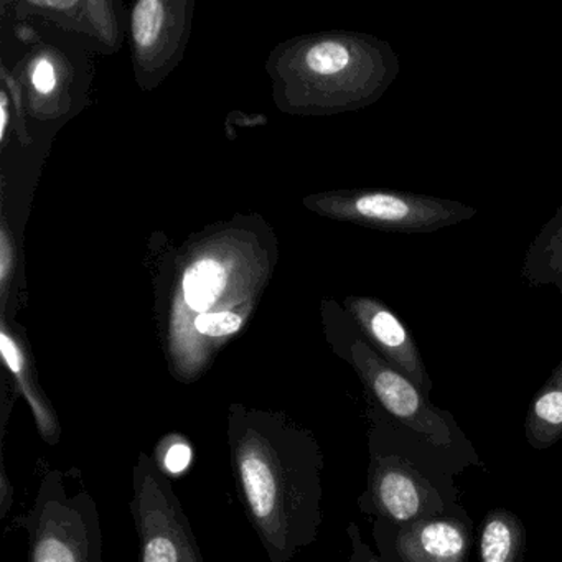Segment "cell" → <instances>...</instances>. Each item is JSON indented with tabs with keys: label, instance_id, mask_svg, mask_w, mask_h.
Masks as SVG:
<instances>
[{
	"label": "cell",
	"instance_id": "1",
	"mask_svg": "<svg viewBox=\"0 0 562 562\" xmlns=\"http://www.w3.org/2000/svg\"><path fill=\"white\" fill-rule=\"evenodd\" d=\"M226 439L239 499L269 561H294L321 531L324 453L317 437L281 411L235 403Z\"/></svg>",
	"mask_w": 562,
	"mask_h": 562
},
{
	"label": "cell",
	"instance_id": "13",
	"mask_svg": "<svg viewBox=\"0 0 562 562\" xmlns=\"http://www.w3.org/2000/svg\"><path fill=\"white\" fill-rule=\"evenodd\" d=\"M215 262H202L193 266L183 279V292L190 307L205 314L206 308L222 294L225 278Z\"/></svg>",
	"mask_w": 562,
	"mask_h": 562
},
{
	"label": "cell",
	"instance_id": "2",
	"mask_svg": "<svg viewBox=\"0 0 562 562\" xmlns=\"http://www.w3.org/2000/svg\"><path fill=\"white\" fill-rule=\"evenodd\" d=\"M24 526L29 562H103L97 499L83 485L74 488L61 470L42 476Z\"/></svg>",
	"mask_w": 562,
	"mask_h": 562
},
{
	"label": "cell",
	"instance_id": "5",
	"mask_svg": "<svg viewBox=\"0 0 562 562\" xmlns=\"http://www.w3.org/2000/svg\"><path fill=\"white\" fill-rule=\"evenodd\" d=\"M348 360L378 404L403 426L426 437L436 447L452 446L446 413L437 409L409 378L381 358L367 340H355Z\"/></svg>",
	"mask_w": 562,
	"mask_h": 562
},
{
	"label": "cell",
	"instance_id": "19",
	"mask_svg": "<svg viewBox=\"0 0 562 562\" xmlns=\"http://www.w3.org/2000/svg\"><path fill=\"white\" fill-rule=\"evenodd\" d=\"M348 536H350L351 541V555L348 562H381V559L376 558L371 552V549L364 544L363 539H361L360 529H358L355 522L348 526Z\"/></svg>",
	"mask_w": 562,
	"mask_h": 562
},
{
	"label": "cell",
	"instance_id": "15",
	"mask_svg": "<svg viewBox=\"0 0 562 562\" xmlns=\"http://www.w3.org/2000/svg\"><path fill=\"white\" fill-rule=\"evenodd\" d=\"M153 457L157 467L166 475L167 473L180 475L189 469L190 462H192V447L186 437L179 436V434H169L157 443L156 453Z\"/></svg>",
	"mask_w": 562,
	"mask_h": 562
},
{
	"label": "cell",
	"instance_id": "17",
	"mask_svg": "<svg viewBox=\"0 0 562 562\" xmlns=\"http://www.w3.org/2000/svg\"><path fill=\"white\" fill-rule=\"evenodd\" d=\"M15 265V249L9 239L8 229H2L0 233V284H2V292L5 294L9 278H11L12 269Z\"/></svg>",
	"mask_w": 562,
	"mask_h": 562
},
{
	"label": "cell",
	"instance_id": "10",
	"mask_svg": "<svg viewBox=\"0 0 562 562\" xmlns=\"http://www.w3.org/2000/svg\"><path fill=\"white\" fill-rule=\"evenodd\" d=\"M521 279L529 288L554 285L562 295V205L529 245Z\"/></svg>",
	"mask_w": 562,
	"mask_h": 562
},
{
	"label": "cell",
	"instance_id": "3",
	"mask_svg": "<svg viewBox=\"0 0 562 562\" xmlns=\"http://www.w3.org/2000/svg\"><path fill=\"white\" fill-rule=\"evenodd\" d=\"M131 513L139 539V562H205L189 516L149 453L133 469Z\"/></svg>",
	"mask_w": 562,
	"mask_h": 562
},
{
	"label": "cell",
	"instance_id": "11",
	"mask_svg": "<svg viewBox=\"0 0 562 562\" xmlns=\"http://www.w3.org/2000/svg\"><path fill=\"white\" fill-rule=\"evenodd\" d=\"M525 434L532 449L544 450L562 439V361L529 404Z\"/></svg>",
	"mask_w": 562,
	"mask_h": 562
},
{
	"label": "cell",
	"instance_id": "4",
	"mask_svg": "<svg viewBox=\"0 0 562 562\" xmlns=\"http://www.w3.org/2000/svg\"><path fill=\"white\" fill-rule=\"evenodd\" d=\"M335 215L384 232H439L476 215V209L457 200L396 190H361L334 200Z\"/></svg>",
	"mask_w": 562,
	"mask_h": 562
},
{
	"label": "cell",
	"instance_id": "6",
	"mask_svg": "<svg viewBox=\"0 0 562 562\" xmlns=\"http://www.w3.org/2000/svg\"><path fill=\"white\" fill-rule=\"evenodd\" d=\"M368 512L394 525L407 526L432 518L440 512L436 490L406 460L386 453H371L368 470Z\"/></svg>",
	"mask_w": 562,
	"mask_h": 562
},
{
	"label": "cell",
	"instance_id": "8",
	"mask_svg": "<svg viewBox=\"0 0 562 562\" xmlns=\"http://www.w3.org/2000/svg\"><path fill=\"white\" fill-rule=\"evenodd\" d=\"M396 551L403 562H469L470 531L459 519L432 516L403 526Z\"/></svg>",
	"mask_w": 562,
	"mask_h": 562
},
{
	"label": "cell",
	"instance_id": "16",
	"mask_svg": "<svg viewBox=\"0 0 562 562\" xmlns=\"http://www.w3.org/2000/svg\"><path fill=\"white\" fill-rule=\"evenodd\" d=\"M193 325L203 337L223 338L236 334L243 327V317L235 312H205L195 318Z\"/></svg>",
	"mask_w": 562,
	"mask_h": 562
},
{
	"label": "cell",
	"instance_id": "18",
	"mask_svg": "<svg viewBox=\"0 0 562 562\" xmlns=\"http://www.w3.org/2000/svg\"><path fill=\"white\" fill-rule=\"evenodd\" d=\"M32 83L38 93L48 94L55 90L57 85V74H55L54 65L48 60H41L35 65L34 74H32Z\"/></svg>",
	"mask_w": 562,
	"mask_h": 562
},
{
	"label": "cell",
	"instance_id": "20",
	"mask_svg": "<svg viewBox=\"0 0 562 562\" xmlns=\"http://www.w3.org/2000/svg\"><path fill=\"white\" fill-rule=\"evenodd\" d=\"M9 124V100L5 91H0V139L4 140Z\"/></svg>",
	"mask_w": 562,
	"mask_h": 562
},
{
	"label": "cell",
	"instance_id": "7",
	"mask_svg": "<svg viewBox=\"0 0 562 562\" xmlns=\"http://www.w3.org/2000/svg\"><path fill=\"white\" fill-rule=\"evenodd\" d=\"M348 308L370 347L391 367L409 378L424 394L432 390V381L420 357L419 347L404 322L384 302L353 297Z\"/></svg>",
	"mask_w": 562,
	"mask_h": 562
},
{
	"label": "cell",
	"instance_id": "14",
	"mask_svg": "<svg viewBox=\"0 0 562 562\" xmlns=\"http://www.w3.org/2000/svg\"><path fill=\"white\" fill-rule=\"evenodd\" d=\"M166 24V5L159 0H140L133 11V35L140 52L159 44Z\"/></svg>",
	"mask_w": 562,
	"mask_h": 562
},
{
	"label": "cell",
	"instance_id": "9",
	"mask_svg": "<svg viewBox=\"0 0 562 562\" xmlns=\"http://www.w3.org/2000/svg\"><path fill=\"white\" fill-rule=\"evenodd\" d=\"M0 351H2L9 373L14 376L15 391L24 396L31 407L32 417H34L42 439L48 446H57L61 437L57 409L52 406L50 400L45 396L41 384L35 380L27 355L22 350L19 341L5 330V327L0 328Z\"/></svg>",
	"mask_w": 562,
	"mask_h": 562
},
{
	"label": "cell",
	"instance_id": "12",
	"mask_svg": "<svg viewBox=\"0 0 562 562\" xmlns=\"http://www.w3.org/2000/svg\"><path fill=\"white\" fill-rule=\"evenodd\" d=\"M526 529L508 509H492L480 528V562H522Z\"/></svg>",
	"mask_w": 562,
	"mask_h": 562
}]
</instances>
